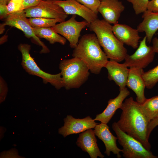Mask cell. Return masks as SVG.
I'll list each match as a JSON object with an SVG mask.
<instances>
[{"label": "cell", "instance_id": "836d02e7", "mask_svg": "<svg viewBox=\"0 0 158 158\" xmlns=\"http://www.w3.org/2000/svg\"><path fill=\"white\" fill-rule=\"evenodd\" d=\"M11 0H0V5H7Z\"/></svg>", "mask_w": 158, "mask_h": 158}, {"label": "cell", "instance_id": "8fae6325", "mask_svg": "<svg viewBox=\"0 0 158 158\" xmlns=\"http://www.w3.org/2000/svg\"><path fill=\"white\" fill-rule=\"evenodd\" d=\"M64 121V125L59 129V133L64 137L71 134L80 133L90 129L94 128L99 124L89 116L80 119L68 115Z\"/></svg>", "mask_w": 158, "mask_h": 158}, {"label": "cell", "instance_id": "9a60e30c", "mask_svg": "<svg viewBox=\"0 0 158 158\" xmlns=\"http://www.w3.org/2000/svg\"><path fill=\"white\" fill-rule=\"evenodd\" d=\"M143 69L131 67L129 69L126 86L132 90L136 95V101L140 104L146 99L144 95L145 84L142 77Z\"/></svg>", "mask_w": 158, "mask_h": 158}, {"label": "cell", "instance_id": "44dd1931", "mask_svg": "<svg viewBox=\"0 0 158 158\" xmlns=\"http://www.w3.org/2000/svg\"><path fill=\"white\" fill-rule=\"evenodd\" d=\"M33 28L34 33L37 37L45 39L51 44L58 42L64 45L66 43V39L58 34L50 27Z\"/></svg>", "mask_w": 158, "mask_h": 158}, {"label": "cell", "instance_id": "7402d4cb", "mask_svg": "<svg viewBox=\"0 0 158 158\" xmlns=\"http://www.w3.org/2000/svg\"><path fill=\"white\" fill-rule=\"evenodd\" d=\"M140 104L142 112L149 122L158 116V95L147 99Z\"/></svg>", "mask_w": 158, "mask_h": 158}, {"label": "cell", "instance_id": "d590c367", "mask_svg": "<svg viewBox=\"0 0 158 158\" xmlns=\"http://www.w3.org/2000/svg\"><path fill=\"white\" fill-rule=\"evenodd\" d=\"M44 1H46V0H43Z\"/></svg>", "mask_w": 158, "mask_h": 158}, {"label": "cell", "instance_id": "d6986e66", "mask_svg": "<svg viewBox=\"0 0 158 158\" xmlns=\"http://www.w3.org/2000/svg\"><path fill=\"white\" fill-rule=\"evenodd\" d=\"M130 94L126 87L119 90L118 95L114 99H110L104 110L101 113L96 115L94 120L107 124L115 114L116 111L121 107L124 99Z\"/></svg>", "mask_w": 158, "mask_h": 158}, {"label": "cell", "instance_id": "4316f807", "mask_svg": "<svg viewBox=\"0 0 158 158\" xmlns=\"http://www.w3.org/2000/svg\"><path fill=\"white\" fill-rule=\"evenodd\" d=\"M7 8L8 15L20 12L24 10L23 4L17 3L11 1L7 5Z\"/></svg>", "mask_w": 158, "mask_h": 158}, {"label": "cell", "instance_id": "484cf974", "mask_svg": "<svg viewBox=\"0 0 158 158\" xmlns=\"http://www.w3.org/2000/svg\"><path fill=\"white\" fill-rule=\"evenodd\" d=\"M76 1L87 7L95 13L98 14V8L100 4V0H76Z\"/></svg>", "mask_w": 158, "mask_h": 158}, {"label": "cell", "instance_id": "7a4b0ae2", "mask_svg": "<svg viewBox=\"0 0 158 158\" xmlns=\"http://www.w3.org/2000/svg\"><path fill=\"white\" fill-rule=\"evenodd\" d=\"M101 47L95 34H85L79 40L72 55L83 61L91 73L98 74L108 61Z\"/></svg>", "mask_w": 158, "mask_h": 158}, {"label": "cell", "instance_id": "9c48e42d", "mask_svg": "<svg viewBox=\"0 0 158 158\" xmlns=\"http://www.w3.org/2000/svg\"><path fill=\"white\" fill-rule=\"evenodd\" d=\"M147 37H144L140 41L136 51L131 55L127 54L123 63L127 67L143 69L153 61L155 53L153 48L146 44Z\"/></svg>", "mask_w": 158, "mask_h": 158}, {"label": "cell", "instance_id": "4fadbf2b", "mask_svg": "<svg viewBox=\"0 0 158 158\" xmlns=\"http://www.w3.org/2000/svg\"><path fill=\"white\" fill-rule=\"evenodd\" d=\"M95 135L104 142L106 150L104 153L109 156L111 152L116 155L118 158L121 157L120 152L122 150L117 146L116 141L117 137L114 136L111 132L107 124L101 123L97 125L94 130Z\"/></svg>", "mask_w": 158, "mask_h": 158}, {"label": "cell", "instance_id": "ac0fdd59", "mask_svg": "<svg viewBox=\"0 0 158 158\" xmlns=\"http://www.w3.org/2000/svg\"><path fill=\"white\" fill-rule=\"evenodd\" d=\"M108 71V78L110 80L114 81L119 87V90L126 87L128 78L129 69L123 63L110 60L105 67Z\"/></svg>", "mask_w": 158, "mask_h": 158}, {"label": "cell", "instance_id": "ba28073f", "mask_svg": "<svg viewBox=\"0 0 158 158\" xmlns=\"http://www.w3.org/2000/svg\"><path fill=\"white\" fill-rule=\"evenodd\" d=\"M27 17H41L54 19L60 22L65 21L68 16L63 9L52 0H42L37 5L24 10Z\"/></svg>", "mask_w": 158, "mask_h": 158}, {"label": "cell", "instance_id": "277c9868", "mask_svg": "<svg viewBox=\"0 0 158 158\" xmlns=\"http://www.w3.org/2000/svg\"><path fill=\"white\" fill-rule=\"evenodd\" d=\"M59 67L63 87L67 90L79 88L86 81L90 75L87 66L76 57L62 60Z\"/></svg>", "mask_w": 158, "mask_h": 158}, {"label": "cell", "instance_id": "3957f363", "mask_svg": "<svg viewBox=\"0 0 158 158\" xmlns=\"http://www.w3.org/2000/svg\"><path fill=\"white\" fill-rule=\"evenodd\" d=\"M112 26L104 19L97 18L90 23L88 27L96 34L108 58L120 62L124 60L127 54V50L124 44L114 35Z\"/></svg>", "mask_w": 158, "mask_h": 158}, {"label": "cell", "instance_id": "30bf717a", "mask_svg": "<svg viewBox=\"0 0 158 158\" xmlns=\"http://www.w3.org/2000/svg\"><path fill=\"white\" fill-rule=\"evenodd\" d=\"M3 24L5 25L16 28L22 31L26 37L33 38L42 47L40 53H47L49 52L48 47L35 34L33 28L31 25L28 19L27 18L24 10L20 12L9 14Z\"/></svg>", "mask_w": 158, "mask_h": 158}, {"label": "cell", "instance_id": "d6a6232c", "mask_svg": "<svg viewBox=\"0 0 158 158\" xmlns=\"http://www.w3.org/2000/svg\"><path fill=\"white\" fill-rule=\"evenodd\" d=\"M152 47L155 52L158 54V38L155 37L152 40Z\"/></svg>", "mask_w": 158, "mask_h": 158}, {"label": "cell", "instance_id": "4dcf8cb0", "mask_svg": "<svg viewBox=\"0 0 158 158\" xmlns=\"http://www.w3.org/2000/svg\"><path fill=\"white\" fill-rule=\"evenodd\" d=\"M158 125V116L151 120L149 123L147 130V134L149 138L151 132L154 128Z\"/></svg>", "mask_w": 158, "mask_h": 158}, {"label": "cell", "instance_id": "52a82bcc", "mask_svg": "<svg viewBox=\"0 0 158 158\" xmlns=\"http://www.w3.org/2000/svg\"><path fill=\"white\" fill-rule=\"evenodd\" d=\"M76 15H73L68 20L50 27L67 40L71 47L74 49L77 46L81 30L86 26L88 27L90 24L85 20L82 21L76 20Z\"/></svg>", "mask_w": 158, "mask_h": 158}, {"label": "cell", "instance_id": "ffe728a7", "mask_svg": "<svg viewBox=\"0 0 158 158\" xmlns=\"http://www.w3.org/2000/svg\"><path fill=\"white\" fill-rule=\"evenodd\" d=\"M143 21L137 26L138 32H144L148 42L150 43L156 32L158 30V13L147 10L142 16Z\"/></svg>", "mask_w": 158, "mask_h": 158}, {"label": "cell", "instance_id": "5b68a950", "mask_svg": "<svg viewBox=\"0 0 158 158\" xmlns=\"http://www.w3.org/2000/svg\"><path fill=\"white\" fill-rule=\"evenodd\" d=\"M18 48L22 54L21 65L27 72L30 75L41 78L44 83H49L57 90L63 87L61 73L56 74H50L42 71L38 66L30 54V45L20 44Z\"/></svg>", "mask_w": 158, "mask_h": 158}, {"label": "cell", "instance_id": "1f68e13d", "mask_svg": "<svg viewBox=\"0 0 158 158\" xmlns=\"http://www.w3.org/2000/svg\"><path fill=\"white\" fill-rule=\"evenodd\" d=\"M0 18H6L8 15V14L7 5H0Z\"/></svg>", "mask_w": 158, "mask_h": 158}, {"label": "cell", "instance_id": "83f0119b", "mask_svg": "<svg viewBox=\"0 0 158 158\" xmlns=\"http://www.w3.org/2000/svg\"><path fill=\"white\" fill-rule=\"evenodd\" d=\"M0 101L1 103L5 99L8 88L6 82L1 76L0 78Z\"/></svg>", "mask_w": 158, "mask_h": 158}, {"label": "cell", "instance_id": "f546056e", "mask_svg": "<svg viewBox=\"0 0 158 158\" xmlns=\"http://www.w3.org/2000/svg\"><path fill=\"white\" fill-rule=\"evenodd\" d=\"M147 10L152 12L158 13V0H151L149 1Z\"/></svg>", "mask_w": 158, "mask_h": 158}, {"label": "cell", "instance_id": "6da1fadb", "mask_svg": "<svg viewBox=\"0 0 158 158\" xmlns=\"http://www.w3.org/2000/svg\"><path fill=\"white\" fill-rule=\"evenodd\" d=\"M120 109L122 112L120 119L116 122L119 128L150 150L151 146L147 134L149 122L142 112L140 104L130 97L126 99Z\"/></svg>", "mask_w": 158, "mask_h": 158}, {"label": "cell", "instance_id": "2e32d148", "mask_svg": "<svg viewBox=\"0 0 158 158\" xmlns=\"http://www.w3.org/2000/svg\"><path fill=\"white\" fill-rule=\"evenodd\" d=\"M95 135L92 129H88L79 134L76 144L83 151L87 152L90 158H103L104 156L98 147Z\"/></svg>", "mask_w": 158, "mask_h": 158}, {"label": "cell", "instance_id": "5bb4252c", "mask_svg": "<svg viewBox=\"0 0 158 158\" xmlns=\"http://www.w3.org/2000/svg\"><path fill=\"white\" fill-rule=\"evenodd\" d=\"M125 7L118 0H101L98 11L104 19L110 24L117 23Z\"/></svg>", "mask_w": 158, "mask_h": 158}, {"label": "cell", "instance_id": "cb8c5ba5", "mask_svg": "<svg viewBox=\"0 0 158 158\" xmlns=\"http://www.w3.org/2000/svg\"><path fill=\"white\" fill-rule=\"evenodd\" d=\"M31 26L33 28H50L55 26L58 20L41 17L30 18L28 19Z\"/></svg>", "mask_w": 158, "mask_h": 158}, {"label": "cell", "instance_id": "8d00e7d4", "mask_svg": "<svg viewBox=\"0 0 158 158\" xmlns=\"http://www.w3.org/2000/svg\"><path fill=\"white\" fill-rule=\"evenodd\" d=\"M100 0L101 1V0Z\"/></svg>", "mask_w": 158, "mask_h": 158}, {"label": "cell", "instance_id": "f1b7e54d", "mask_svg": "<svg viewBox=\"0 0 158 158\" xmlns=\"http://www.w3.org/2000/svg\"><path fill=\"white\" fill-rule=\"evenodd\" d=\"M42 0H23V6L24 10L36 6L38 5Z\"/></svg>", "mask_w": 158, "mask_h": 158}, {"label": "cell", "instance_id": "603a6c76", "mask_svg": "<svg viewBox=\"0 0 158 158\" xmlns=\"http://www.w3.org/2000/svg\"><path fill=\"white\" fill-rule=\"evenodd\" d=\"M142 77L146 87L152 89L158 82V65L147 72H144Z\"/></svg>", "mask_w": 158, "mask_h": 158}, {"label": "cell", "instance_id": "e0dca14e", "mask_svg": "<svg viewBox=\"0 0 158 158\" xmlns=\"http://www.w3.org/2000/svg\"><path fill=\"white\" fill-rule=\"evenodd\" d=\"M113 32L117 38L123 44L137 49L140 37L137 29L126 25L117 23L112 26Z\"/></svg>", "mask_w": 158, "mask_h": 158}, {"label": "cell", "instance_id": "7c38bea8", "mask_svg": "<svg viewBox=\"0 0 158 158\" xmlns=\"http://www.w3.org/2000/svg\"><path fill=\"white\" fill-rule=\"evenodd\" d=\"M67 14L79 16L90 23L98 18L97 14L76 0H52Z\"/></svg>", "mask_w": 158, "mask_h": 158}, {"label": "cell", "instance_id": "8992f818", "mask_svg": "<svg viewBox=\"0 0 158 158\" xmlns=\"http://www.w3.org/2000/svg\"><path fill=\"white\" fill-rule=\"evenodd\" d=\"M112 128L115 132L119 143L123 147L121 152L126 158H157L150 150L146 149L139 141L122 131L116 122Z\"/></svg>", "mask_w": 158, "mask_h": 158}, {"label": "cell", "instance_id": "d4e9b609", "mask_svg": "<svg viewBox=\"0 0 158 158\" xmlns=\"http://www.w3.org/2000/svg\"><path fill=\"white\" fill-rule=\"evenodd\" d=\"M131 3L136 15L143 13L147 10L149 0H127Z\"/></svg>", "mask_w": 158, "mask_h": 158}, {"label": "cell", "instance_id": "e575fe53", "mask_svg": "<svg viewBox=\"0 0 158 158\" xmlns=\"http://www.w3.org/2000/svg\"><path fill=\"white\" fill-rule=\"evenodd\" d=\"M10 1L20 4H23V0H11Z\"/></svg>", "mask_w": 158, "mask_h": 158}]
</instances>
